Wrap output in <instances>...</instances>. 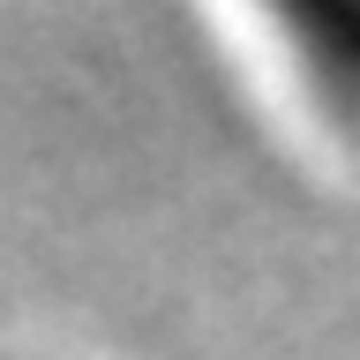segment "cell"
<instances>
[{"mask_svg": "<svg viewBox=\"0 0 360 360\" xmlns=\"http://www.w3.org/2000/svg\"><path fill=\"white\" fill-rule=\"evenodd\" d=\"M285 30L308 45V60L323 75H338L360 98V8H300V15H285Z\"/></svg>", "mask_w": 360, "mask_h": 360, "instance_id": "6da1fadb", "label": "cell"}]
</instances>
